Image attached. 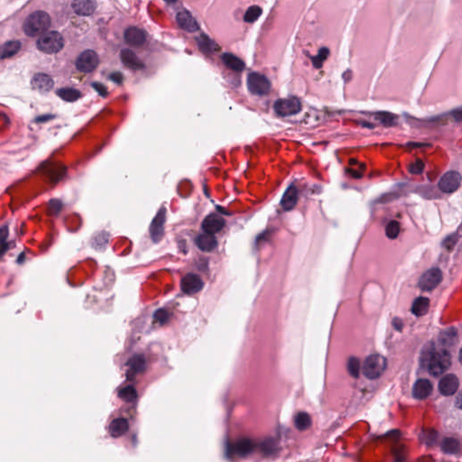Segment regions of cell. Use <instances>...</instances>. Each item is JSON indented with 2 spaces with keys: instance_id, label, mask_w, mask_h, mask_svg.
Listing matches in <instances>:
<instances>
[{
  "instance_id": "cell-34",
  "label": "cell",
  "mask_w": 462,
  "mask_h": 462,
  "mask_svg": "<svg viewBox=\"0 0 462 462\" xmlns=\"http://www.w3.org/2000/svg\"><path fill=\"white\" fill-rule=\"evenodd\" d=\"M348 371L353 378H358L360 373V362L355 356H351L348 361Z\"/></svg>"
},
{
  "instance_id": "cell-6",
  "label": "cell",
  "mask_w": 462,
  "mask_h": 462,
  "mask_svg": "<svg viewBox=\"0 0 462 462\" xmlns=\"http://www.w3.org/2000/svg\"><path fill=\"white\" fill-rule=\"evenodd\" d=\"M274 111L276 114L281 117H289L293 115L299 113L302 110V105L299 100L296 98H289V99H281L278 100L274 103L273 106Z\"/></svg>"
},
{
  "instance_id": "cell-30",
  "label": "cell",
  "mask_w": 462,
  "mask_h": 462,
  "mask_svg": "<svg viewBox=\"0 0 462 462\" xmlns=\"http://www.w3.org/2000/svg\"><path fill=\"white\" fill-rule=\"evenodd\" d=\"M119 396L120 399H122L127 403H133L137 400L138 394H137L136 388L132 386H128V387L122 388L119 392Z\"/></svg>"
},
{
  "instance_id": "cell-5",
  "label": "cell",
  "mask_w": 462,
  "mask_h": 462,
  "mask_svg": "<svg viewBox=\"0 0 462 462\" xmlns=\"http://www.w3.org/2000/svg\"><path fill=\"white\" fill-rule=\"evenodd\" d=\"M247 87L252 94L264 96L271 89V83L264 75L258 72H252L247 77Z\"/></svg>"
},
{
  "instance_id": "cell-4",
  "label": "cell",
  "mask_w": 462,
  "mask_h": 462,
  "mask_svg": "<svg viewBox=\"0 0 462 462\" xmlns=\"http://www.w3.org/2000/svg\"><path fill=\"white\" fill-rule=\"evenodd\" d=\"M387 365V359L383 356L379 354L371 355L364 362L363 373L367 379H379L386 371Z\"/></svg>"
},
{
  "instance_id": "cell-20",
  "label": "cell",
  "mask_w": 462,
  "mask_h": 462,
  "mask_svg": "<svg viewBox=\"0 0 462 462\" xmlns=\"http://www.w3.org/2000/svg\"><path fill=\"white\" fill-rule=\"evenodd\" d=\"M129 430V423L125 418H118L113 420L109 426V432L114 438H119L124 435Z\"/></svg>"
},
{
  "instance_id": "cell-1",
  "label": "cell",
  "mask_w": 462,
  "mask_h": 462,
  "mask_svg": "<svg viewBox=\"0 0 462 462\" xmlns=\"http://www.w3.org/2000/svg\"><path fill=\"white\" fill-rule=\"evenodd\" d=\"M51 27V18L44 11H36L29 15L25 20L23 29L30 37L43 36Z\"/></svg>"
},
{
  "instance_id": "cell-17",
  "label": "cell",
  "mask_w": 462,
  "mask_h": 462,
  "mask_svg": "<svg viewBox=\"0 0 462 462\" xmlns=\"http://www.w3.org/2000/svg\"><path fill=\"white\" fill-rule=\"evenodd\" d=\"M121 60L126 66L132 70H141L145 67L144 62L137 57V54L128 49L121 52Z\"/></svg>"
},
{
  "instance_id": "cell-45",
  "label": "cell",
  "mask_w": 462,
  "mask_h": 462,
  "mask_svg": "<svg viewBox=\"0 0 462 462\" xmlns=\"http://www.w3.org/2000/svg\"><path fill=\"white\" fill-rule=\"evenodd\" d=\"M458 359H459V362L462 364V348L459 351V354H458Z\"/></svg>"
},
{
  "instance_id": "cell-37",
  "label": "cell",
  "mask_w": 462,
  "mask_h": 462,
  "mask_svg": "<svg viewBox=\"0 0 462 462\" xmlns=\"http://www.w3.org/2000/svg\"><path fill=\"white\" fill-rule=\"evenodd\" d=\"M154 318L155 321L158 322L159 324L163 325L169 321V313L166 310L164 309H160L157 310L154 314Z\"/></svg>"
},
{
  "instance_id": "cell-12",
  "label": "cell",
  "mask_w": 462,
  "mask_h": 462,
  "mask_svg": "<svg viewBox=\"0 0 462 462\" xmlns=\"http://www.w3.org/2000/svg\"><path fill=\"white\" fill-rule=\"evenodd\" d=\"M225 220L223 218H221L218 214H211L207 216L204 220H203V229L205 231V233L214 234L220 232L221 229L224 228Z\"/></svg>"
},
{
  "instance_id": "cell-40",
  "label": "cell",
  "mask_w": 462,
  "mask_h": 462,
  "mask_svg": "<svg viewBox=\"0 0 462 462\" xmlns=\"http://www.w3.org/2000/svg\"><path fill=\"white\" fill-rule=\"evenodd\" d=\"M451 116L453 117V119H455V120H457V121H462V107L453 110L452 113H451Z\"/></svg>"
},
{
  "instance_id": "cell-14",
  "label": "cell",
  "mask_w": 462,
  "mask_h": 462,
  "mask_svg": "<svg viewBox=\"0 0 462 462\" xmlns=\"http://www.w3.org/2000/svg\"><path fill=\"white\" fill-rule=\"evenodd\" d=\"M176 21L179 27L184 31L194 33L198 31L199 25L193 15L188 11H181L176 16Z\"/></svg>"
},
{
  "instance_id": "cell-26",
  "label": "cell",
  "mask_w": 462,
  "mask_h": 462,
  "mask_svg": "<svg viewBox=\"0 0 462 462\" xmlns=\"http://www.w3.org/2000/svg\"><path fill=\"white\" fill-rule=\"evenodd\" d=\"M253 449H254V443L252 442V440H248V439L239 440L236 444L234 445V450L236 451V453L238 454L241 457H245L248 454H250Z\"/></svg>"
},
{
  "instance_id": "cell-42",
  "label": "cell",
  "mask_w": 462,
  "mask_h": 462,
  "mask_svg": "<svg viewBox=\"0 0 462 462\" xmlns=\"http://www.w3.org/2000/svg\"><path fill=\"white\" fill-rule=\"evenodd\" d=\"M8 236H9V228L4 226L1 229V242H2V245H4L6 239L8 238Z\"/></svg>"
},
{
  "instance_id": "cell-27",
  "label": "cell",
  "mask_w": 462,
  "mask_h": 462,
  "mask_svg": "<svg viewBox=\"0 0 462 462\" xmlns=\"http://www.w3.org/2000/svg\"><path fill=\"white\" fill-rule=\"evenodd\" d=\"M430 307V301L425 297H419L414 301L412 312L416 316H423L426 314Z\"/></svg>"
},
{
  "instance_id": "cell-31",
  "label": "cell",
  "mask_w": 462,
  "mask_h": 462,
  "mask_svg": "<svg viewBox=\"0 0 462 462\" xmlns=\"http://www.w3.org/2000/svg\"><path fill=\"white\" fill-rule=\"evenodd\" d=\"M441 448L446 453L456 454L460 450V443L455 439L449 438L443 440Z\"/></svg>"
},
{
  "instance_id": "cell-11",
  "label": "cell",
  "mask_w": 462,
  "mask_h": 462,
  "mask_svg": "<svg viewBox=\"0 0 462 462\" xmlns=\"http://www.w3.org/2000/svg\"><path fill=\"white\" fill-rule=\"evenodd\" d=\"M164 223H165V210L163 208L161 209L160 212H158L157 215L155 216L150 227L151 238H153L154 242H158L163 237Z\"/></svg>"
},
{
  "instance_id": "cell-2",
  "label": "cell",
  "mask_w": 462,
  "mask_h": 462,
  "mask_svg": "<svg viewBox=\"0 0 462 462\" xmlns=\"http://www.w3.org/2000/svg\"><path fill=\"white\" fill-rule=\"evenodd\" d=\"M451 365V356L449 351L441 349L432 353L430 360L427 364L429 373L433 377H440L449 369Z\"/></svg>"
},
{
  "instance_id": "cell-15",
  "label": "cell",
  "mask_w": 462,
  "mask_h": 462,
  "mask_svg": "<svg viewBox=\"0 0 462 462\" xmlns=\"http://www.w3.org/2000/svg\"><path fill=\"white\" fill-rule=\"evenodd\" d=\"M125 40L128 44L132 45L134 47H140L145 44L146 36L143 30L137 27H132L128 28L125 32Z\"/></svg>"
},
{
  "instance_id": "cell-39",
  "label": "cell",
  "mask_w": 462,
  "mask_h": 462,
  "mask_svg": "<svg viewBox=\"0 0 462 462\" xmlns=\"http://www.w3.org/2000/svg\"><path fill=\"white\" fill-rule=\"evenodd\" d=\"M380 119L382 120V122H384L385 124H388V125H391L393 124V121L395 120L394 119V116H392L390 114H380Z\"/></svg>"
},
{
  "instance_id": "cell-13",
  "label": "cell",
  "mask_w": 462,
  "mask_h": 462,
  "mask_svg": "<svg viewBox=\"0 0 462 462\" xmlns=\"http://www.w3.org/2000/svg\"><path fill=\"white\" fill-rule=\"evenodd\" d=\"M459 382L455 375L449 374L440 379L439 390L443 396H449L454 395L458 390Z\"/></svg>"
},
{
  "instance_id": "cell-23",
  "label": "cell",
  "mask_w": 462,
  "mask_h": 462,
  "mask_svg": "<svg viewBox=\"0 0 462 462\" xmlns=\"http://www.w3.org/2000/svg\"><path fill=\"white\" fill-rule=\"evenodd\" d=\"M146 367V361L144 356L141 355L133 356L132 358L128 362V374L131 376L141 374Z\"/></svg>"
},
{
  "instance_id": "cell-21",
  "label": "cell",
  "mask_w": 462,
  "mask_h": 462,
  "mask_svg": "<svg viewBox=\"0 0 462 462\" xmlns=\"http://www.w3.org/2000/svg\"><path fill=\"white\" fill-rule=\"evenodd\" d=\"M432 392L431 383L427 379H420L414 385L413 395L416 399H425L431 396Z\"/></svg>"
},
{
  "instance_id": "cell-44",
  "label": "cell",
  "mask_w": 462,
  "mask_h": 462,
  "mask_svg": "<svg viewBox=\"0 0 462 462\" xmlns=\"http://www.w3.org/2000/svg\"><path fill=\"white\" fill-rule=\"evenodd\" d=\"M111 79H113L114 81H117V82L120 83L121 80H122V76L119 74V73H115L114 75L111 76Z\"/></svg>"
},
{
  "instance_id": "cell-22",
  "label": "cell",
  "mask_w": 462,
  "mask_h": 462,
  "mask_svg": "<svg viewBox=\"0 0 462 462\" xmlns=\"http://www.w3.org/2000/svg\"><path fill=\"white\" fill-rule=\"evenodd\" d=\"M297 202H298V193L295 186L292 185L286 190V193L284 194L282 201H281V205L284 210L291 211L296 206Z\"/></svg>"
},
{
  "instance_id": "cell-16",
  "label": "cell",
  "mask_w": 462,
  "mask_h": 462,
  "mask_svg": "<svg viewBox=\"0 0 462 462\" xmlns=\"http://www.w3.org/2000/svg\"><path fill=\"white\" fill-rule=\"evenodd\" d=\"M71 6L77 15L87 17L94 13L97 8V2L96 0H74Z\"/></svg>"
},
{
  "instance_id": "cell-43",
  "label": "cell",
  "mask_w": 462,
  "mask_h": 462,
  "mask_svg": "<svg viewBox=\"0 0 462 462\" xmlns=\"http://www.w3.org/2000/svg\"><path fill=\"white\" fill-rule=\"evenodd\" d=\"M455 405H457V407H458V408L462 409V391L456 397Z\"/></svg>"
},
{
  "instance_id": "cell-28",
  "label": "cell",
  "mask_w": 462,
  "mask_h": 462,
  "mask_svg": "<svg viewBox=\"0 0 462 462\" xmlns=\"http://www.w3.org/2000/svg\"><path fill=\"white\" fill-rule=\"evenodd\" d=\"M57 95L62 99V101L68 102H73L78 101L81 93L79 90L71 88H60L57 91Z\"/></svg>"
},
{
  "instance_id": "cell-32",
  "label": "cell",
  "mask_w": 462,
  "mask_h": 462,
  "mask_svg": "<svg viewBox=\"0 0 462 462\" xmlns=\"http://www.w3.org/2000/svg\"><path fill=\"white\" fill-rule=\"evenodd\" d=\"M261 15H262V9L260 7L251 6L244 16V20L247 23H254L260 18Z\"/></svg>"
},
{
  "instance_id": "cell-46",
  "label": "cell",
  "mask_w": 462,
  "mask_h": 462,
  "mask_svg": "<svg viewBox=\"0 0 462 462\" xmlns=\"http://www.w3.org/2000/svg\"><path fill=\"white\" fill-rule=\"evenodd\" d=\"M164 1H165V2H167V3H170V4H172V3H175V2H177L178 0H164Z\"/></svg>"
},
{
  "instance_id": "cell-7",
  "label": "cell",
  "mask_w": 462,
  "mask_h": 462,
  "mask_svg": "<svg viewBox=\"0 0 462 462\" xmlns=\"http://www.w3.org/2000/svg\"><path fill=\"white\" fill-rule=\"evenodd\" d=\"M99 65V56L93 50L84 51L76 61V67L79 71L88 73L94 71Z\"/></svg>"
},
{
  "instance_id": "cell-36",
  "label": "cell",
  "mask_w": 462,
  "mask_h": 462,
  "mask_svg": "<svg viewBox=\"0 0 462 462\" xmlns=\"http://www.w3.org/2000/svg\"><path fill=\"white\" fill-rule=\"evenodd\" d=\"M329 54H330V51H329L328 49H321L317 56L314 57V59H313V65L316 67V68H321Z\"/></svg>"
},
{
  "instance_id": "cell-24",
  "label": "cell",
  "mask_w": 462,
  "mask_h": 462,
  "mask_svg": "<svg viewBox=\"0 0 462 462\" xmlns=\"http://www.w3.org/2000/svg\"><path fill=\"white\" fill-rule=\"evenodd\" d=\"M222 61L224 62L225 65L232 71L240 72L245 69V63L242 60H240L232 53H224L222 56Z\"/></svg>"
},
{
  "instance_id": "cell-3",
  "label": "cell",
  "mask_w": 462,
  "mask_h": 462,
  "mask_svg": "<svg viewBox=\"0 0 462 462\" xmlns=\"http://www.w3.org/2000/svg\"><path fill=\"white\" fill-rule=\"evenodd\" d=\"M37 48L41 52L47 54H53L60 52L64 45V41L61 34L58 32H49L44 34L37 40Z\"/></svg>"
},
{
  "instance_id": "cell-33",
  "label": "cell",
  "mask_w": 462,
  "mask_h": 462,
  "mask_svg": "<svg viewBox=\"0 0 462 462\" xmlns=\"http://www.w3.org/2000/svg\"><path fill=\"white\" fill-rule=\"evenodd\" d=\"M401 227L398 221L393 220L388 223L387 228H386V235L388 238L390 239H395L399 236L400 233Z\"/></svg>"
},
{
  "instance_id": "cell-35",
  "label": "cell",
  "mask_w": 462,
  "mask_h": 462,
  "mask_svg": "<svg viewBox=\"0 0 462 462\" xmlns=\"http://www.w3.org/2000/svg\"><path fill=\"white\" fill-rule=\"evenodd\" d=\"M199 46L201 50L205 53H211L214 52L215 44L207 36H202L198 40Z\"/></svg>"
},
{
  "instance_id": "cell-8",
  "label": "cell",
  "mask_w": 462,
  "mask_h": 462,
  "mask_svg": "<svg viewBox=\"0 0 462 462\" xmlns=\"http://www.w3.org/2000/svg\"><path fill=\"white\" fill-rule=\"evenodd\" d=\"M462 177L458 172L455 171L446 172L443 176L440 178L439 181V189L446 193L451 194L456 192L461 184Z\"/></svg>"
},
{
  "instance_id": "cell-29",
  "label": "cell",
  "mask_w": 462,
  "mask_h": 462,
  "mask_svg": "<svg viewBox=\"0 0 462 462\" xmlns=\"http://www.w3.org/2000/svg\"><path fill=\"white\" fill-rule=\"evenodd\" d=\"M295 425L299 431H306L312 425V418L307 413H298L295 416Z\"/></svg>"
},
{
  "instance_id": "cell-18",
  "label": "cell",
  "mask_w": 462,
  "mask_h": 462,
  "mask_svg": "<svg viewBox=\"0 0 462 462\" xmlns=\"http://www.w3.org/2000/svg\"><path fill=\"white\" fill-rule=\"evenodd\" d=\"M32 85L39 91L48 93L53 88V80L48 75L38 73L35 75L32 79Z\"/></svg>"
},
{
  "instance_id": "cell-9",
  "label": "cell",
  "mask_w": 462,
  "mask_h": 462,
  "mask_svg": "<svg viewBox=\"0 0 462 462\" xmlns=\"http://www.w3.org/2000/svg\"><path fill=\"white\" fill-rule=\"evenodd\" d=\"M442 273L439 268H431L423 273L419 280V287L423 291H431L440 285Z\"/></svg>"
},
{
  "instance_id": "cell-19",
  "label": "cell",
  "mask_w": 462,
  "mask_h": 462,
  "mask_svg": "<svg viewBox=\"0 0 462 462\" xmlns=\"http://www.w3.org/2000/svg\"><path fill=\"white\" fill-rule=\"evenodd\" d=\"M196 245L202 251L212 252L218 246V241L212 234L205 233L197 237Z\"/></svg>"
},
{
  "instance_id": "cell-10",
  "label": "cell",
  "mask_w": 462,
  "mask_h": 462,
  "mask_svg": "<svg viewBox=\"0 0 462 462\" xmlns=\"http://www.w3.org/2000/svg\"><path fill=\"white\" fill-rule=\"evenodd\" d=\"M204 286L202 278L195 273H188L181 279L180 289L186 295H195L202 290Z\"/></svg>"
},
{
  "instance_id": "cell-25",
  "label": "cell",
  "mask_w": 462,
  "mask_h": 462,
  "mask_svg": "<svg viewBox=\"0 0 462 462\" xmlns=\"http://www.w3.org/2000/svg\"><path fill=\"white\" fill-rule=\"evenodd\" d=\"M21 48V43L19 41H9L3 44L1 48V58L11 57L19 52Z\"/></svg>"
},
{
  "instance_id": "cell-38",
  "label": "cell",
  "mask_w": 462,
  "mask_h": 462,
  "mask_svg": "<svg viewBox=\"0 0 462 462\" xmlns=\"http://www.w3.org/2000/svg\"><path fill=\"white\" fill-rule=\"evenodd\" d=\"M409 172L414 174H419L423 172L424 169V163L421 160H416L414 163H411L409 165Z\"/></svg>"
},
{
  "instance_id": "cell-41",
  "label": "cell",
  "mask_w": 462,
  "mask_h": 462,
  "mask_svg": "<svg viewBox=\"0 0 462 462\" xmlns=\"http://www.w3.org/2000/svg\"><path fill=\"white\" fill-rule=\"evenodd\" d=\"M93 87L97 89L98 93H100L102 96H106L107 88L102 85V84L95 83L93 84Z\"/></svg>"
}]
</instances>
